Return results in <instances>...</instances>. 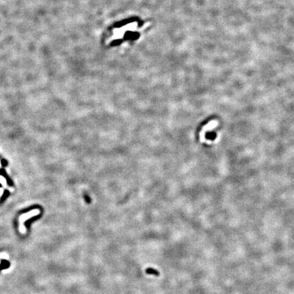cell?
<instances>
[{"label": "cell", "instance_id": "6da1fadb", "mask_svg": "<svg viewBox=\"0 0 294 294\" xmlns=\"http://www.w3.org/2000/svg\"><path fill=\"white\" fill-rule=\"evenodd\" d=\"M40 213V211L39 209H35V210H31L30 212L25 213L20 215L19 217V231L21 234H25L26 229L25 227L24 222L27 219H30L33 217L36 216Z\"/></svg>", "mask_w": 294, "mask_h": 294}, {"label": "cell", "instance_id": "7a4b0ae2", "mask_svg": "<svg viewBox=\"0 0 294 294\" xmlns=\"http://www.w3.org/2000/svg\"><path fill=\"white\" fill-rule=\"evenodd\" d=\"M146 274H148L155 275V276H159V271H157V270H155V269L151 268L146 269Z\"/></svg>", "mask_w": 294, "mask_h": 294}, {"label": "cell", "instance_id": "3957f363", "mask_svg": "<svg viewBox=\"0 0 294 294\" xmlns=\"http://www.w3.org/2000/svg\"><path fill=\"white\" fill-rule=\"evenodd\" d=\"M0 183H1L2 185H4V186H6L5 185H6V180L4 179V178H2L1 177H0Z\"/></svg>", "mask_w": 294, "mask_h": 294}, {"label": "cell", "instance_id": "277c9868", "mask_svg": "<svg viewBox=\"0 0 294 294\" xmlns=\"http://www.w3.org/2000/svg\"><path fill=\"white\" fill-rule=\"evenodd\" d=\"M0 264H1V261H0Z\"/></svg>", "mask_w": 294, "mask_h": 294}, {"label": "cell", "instance_id": "5b68a950", "mask_svg": "<svg viewBox=\"0 0 294 294\" xmlns=\"http://www.w3.org/2000/svg\"><path fill=\"white\" fill-rule=\"evenodd\" d=\"M0 166H1V164H0Z\"/></svg>", "mask_w": 294, "mask_h": 294}]
</instances>
